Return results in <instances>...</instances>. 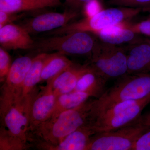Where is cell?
Wrapping results in <instances>:
<instances>
[{"label": "cell", "mask_w": 150, "mask_h": 150, "mask_svg": "<svg viewBox=\"0 0 150 150\" xmlns=\"http://www.w3.org/2000/svg\"><path fill=\"white\" fill-rule=\"evenodd\" d=\"M149 127L138 119L119 129L97 133L91 137L86 150H132L135 142Z\"/></svg>", "instance_id": "obj_7"}, {"label": "cell", "mask_w": 150, "mask_h": 150, "mask_svg": "<svg viewBox=\"0 0 150 150\" xmlns=\"http://www.w3.org/2000/svg\"><path fill=\"white\" fill-rule=\"evenodd\" d=\"M30 33L21 25L8 23L0 28V44L6 50H29L34 43Z\"/></svg>", "instance_id": "obj_12"}, {"label": "cell", "mask_w": 150, "mask_h": 150, "mask_svg": "<svg viewBox=\"0 0 150 150\" xmlns=\"http://www.w3.org/2000/svg\"><path fill=\"white\" fill-rule=\"evenodd\" d=\"M128 48L127 74L150 73V44L143 40L130 44Z\"/></svg>", "instance_id": "obj_13"}, {"label": "cell", "mask_w": 150, "mask_h": 150, "mask_svg": "<svg viewBox=\"0 0 150 150\" xmlns=\"http://www.w3.org/2000/svg\"><path fill=\"white\" fill-rule=\"evenodd\" d=\"M132 150H150V127L139 137Z\"/></svg>", "instance_id": "obj_26"}, {"label": "cell", "mask_w": 150, "mask_h": 150, "mask_svg": "<svg viewBox=\"0 0 150 150\" xmlns=\"http://www.w3.org/2000/svg\"><path fill=\"white\" fill-rule=\"evenodd\" d=\"M121 24L123 27L131 30L137 34L150 37V19L147 18L146 20L136 23L126 21Z\"/></svg>", "instance_id": "obj_23"}, {"label": "cell", "mask_w": 150, "mask_h": 150, "mask_svg": "<svg viewBox=\"0 0 150 150\" xmlns=\"http://www.w3.org/2000/svg\"><path fill=\"white\" fill-rule=\"evenodd\" d=\"M96 134L90 121L69 134L57 145L45 150H86L91 137Z\"/></svg>", "instance_id": "obj_15"}, {"label": "cell", "mask_w": 150, "mask_h": 150, "mask_svg": "<svg viewBox=\"0 0 150 150\" xmlns=\"http://www.w3.org/2000/svg\"><path fill=\"white\" fill-rule=\"evenodd\" d=\"M28 148L27 143L11 133L4 126L0 129V150H23Z\"/></svg>", "instance_id": "obj_22"}, {"label": "cell", "mask_w": 150, "mask_h": 150, "mask_svg": "<svg viewBox=\"0 0 150 150\" xmlns=\"http://www.w3.org/2000/svg\"><path fill=\"white\" fill-rule=\"evenodd\" d=\"M101 1H102V0H101Z\"/></svg>", "instance_id": "obj_33"}, {"label": "cell", "mask_w": 150, "mask_h": 150, "mask_svg": "<svg viewBox=\"0 0 150 150\" xmlns=\"http://www.w3.org/2000/svg\"><path fill=\"white\" fill-rule=\"evenodd\" d=\"M150 94V73L128 74L118 78L115 83L93 99L91 117L116 103L138 100Z\"/></svg>", "instance_id": "obj_2"}, {"label": "cell", "mask_w": 150, "mask_h": 150, "mask_svg": "<svg viewBox=\"0 0 150 150\" xmlns=\"http://www.w3.org/2000/svg\"><path fill=\"white\" fill-rule=\"evenodd\" d=\"M91 0H66L64 6L66 9L80 12L88 3Z\"/></svg>", "instance_id": "obj_27"}, {"label": "cell", "mask_w": 150, "mask_h": 150, "mask_svg": "<svg viewBox=\"0 0 150 150\" xmlns=\"http://www.w3.org/2000/svg\"><path fill=\"white\" fill-rule=\"evenodd\" d=\"M142 12V8L119 6L103 9L92 16L86 17L78 21L70 23L64 26L49 31L46 35H64L78 31L94 34L104 28L128 21Z\"/></svg>", "instance_id": "obj_3"}, {"label": "cell", "mask_w": 150, "mask_h": 150, "mask_svg": "<svg viewBox=\"0 0 150 150\" xmlns=\"http://www.w3.org/2000/svg\"><path fill=\"white\" fill-rule=\"evenodd\" d=\"M88 64L80 65L73 63L69 68L48 81L56 96L74 91L80 77L88 68Z\"/></svg>", "instance_id": "obj_14"}, {"label": "cell", "mask_w": 150, "mask_h": 150, "mask_svg": "<svg viewBox=\"0 0 150 150\" xmlns=\"http://www.w3.org/2000/svg\"><path fill=\"white\" fill-rule=\"evenodd\" d=\"M57 99L51 85H47L32 100L29 112V131H33L52 115Z\"/></svg>", "instance_id": "obj_10"}, {"label": "cell", "mask_w": 150, "mask_h": 150, "mask_svg": "<svg viewBox=\"0 0 150 150\" xmlns=\"http://www.w3.org/2000/svg\"><path fill=\"white\" fill-rule=\"evenodd\" d=\"M33 59L28 56L17 58L12 63L5 81L1 99V109H5L18 101L25 79L32 64Z\"/></svg>", "instance_id": "obj_8"}, {"label": "cell", "mask_w": 150, "mask_h": 150, "mask_svg": "<svg viewBox=\"0 0 150 150\" xmlns=\"http://www.w3.org/2000/svg\"><path fill=\"white\" fill-rule=\"evenodd\" d=\"M73 64L64 54L60 52L48 54L43 65L40 82L52 79Z\"/></svg>", "instance_id": "obj_20"}, {"label": "cell", "mask_w": 150, "mask_h": 150, "mask_svg": "<svg viewBox=\"0 0 150 150\" xmlns=\"http://www.w3.org/2000/svg\"><path fill=\"white\" fill-rule=\"evenodd\" d=\"M110 5L131 8H150V0H109Z\"/></svg>", "instance_id": "obj_24"}, {"label": "cell", "mask_w": 150, "mask_h": 150, "mask_svg": "<svg viewBox=\"0 0 150 150\" xmlns=\"http://www.w3.org/2000/svg\"><path fill=\"white\" fill-rule=\"evenodd\" d=\"M139 121L143 125L150 127V111L142 114Z\"/></svg>", "instance_id": "obj_30"}, {"label": "cell", "mask_w": 150, "mask_h": 150, "mask_svg": "<svg viewBox=\"0 0 150 150\" xmlns=\"http://www.w3.org/2000/svg\"><path fill=\"white\" fill-rule=\"evenodd\" d=\"M16 13L0 11V28L10 23L11 22L23 16V13L21 15L16 14Z\"/></svg>", "instance_id": "obj_29"}, {"label": "cell", "mask_w": 150, "mask_h": 150, "mask_svg": "<svg viewBox=\"0 0 150 150\" xmlns=\"http://www.w3.org/2000/svg\"><path fill=\"white\" fill-rule=\"evenodd\" d=\"M31 97L14 103L1 112L4 126L15 136L27 143Z\"/></svg>", "instance_id": "obj_9"}, {"label": "cell", "mask_w": 150, "mask_h": 150, "mask_svg": "<svg viewBox=\"0 0 150 150\" xmlns=\"http://www.w3.org/2000/svg\"><path fill=\"white\" fill-rule=\"evenodd\" d=\"M150 103V94L142 99L116 103L91 117V123L96 133L119 129L137 121Z\"/></svg>", "instance_id": "obj_4"}, {"label": "cell", "mask_w": 150, "mask_h": 150, "mask_svg": "<svg viewBox=\"0 0 150 150\" xmlns=\"http://www.w3.org/2000/svg\"><path fill=\"white\" fill-rule=\"evenodd\" d=\"M11 59L5 49L0 48V80L5 81L12 65Z\"/></svg>", "instance_id": "obj_25"}, {"label": "cell", "mask_w": 150, "mask_h": 150, "mask_svg": "<svg viewBox=\"0 0 150 150\" xmlns=\"http://www.w3.org/2000/svg\"><path fill=\"white\" fill-rule=\"evenodd\" d=\"M93 100H89L78 107L61 112L39 125L33 132L40 139L38 146L45 150L55 146L62 140L89 123L91 116Z\"/></svg>", "instance_id": "obj_1"}, {"label": "cell", "mask_w": 150, "mask_h": 150, "mask_svg": "<svg viewBox=\"0 0 150 150\" xmlns=\"http://www.w3.org/2000/svg\"><path fill=\"white\" fill-rule=\"evenodd\" d=\"M89 65L108 80L127 73V57L124 48L98 40L90 56Z\"/></svg>", "instance_id": "obj_6"}, {"label": "cell", "mask_w": 150, "mask_h": 150, "mask_svg": "<svg viewBox=\"0 0 150 150\" xmlns=\"http://www.w3.org/2000/svg\"><path fill=\"white\" fill-rule=\"evenodd\" d=\"M80 14V12L68 9L63 13H48L30 19L21 25L30 33L50 31L68 24Z\"/></svg>", "instance_id": "obj_11"}, {"label": "cell", "mask_w": 150, "mask_h": 150, "mask_svg": "<svg viewBox=\"0 0 150 150\" xmlns=\"http://www.w3.org/2000/svg\"><path fill=\"white\" fill-rule=\"evenodd\" d=\"M90 98L88 94L79 91H72L59 96L57 97L54 111L50 118H54L64 111L78 107Z\"/></svg>", "instance_id": "obj_21"}, {"label": "cell", "mask_w": 150, "mask_h": 150, "mask_svg": "<svg viewBox=\"0 0 150 150\" xmlns=\"http://www.w3.org/2000/svg\"><path fill=\"white\" fill-rule=\"evenodd\" d=\"M62 4L60 0H0V11L18 13L56 7Z\"/></svg>", "instance_id": "obj_18"}, {"label": "cell", "mask_w": 150, "mask_h": 150, "mask_svg": "<svg viewBox=\"0 0 150 150\" xmlns=\"http://www.w3.org/2000/svg\"><path fill=\"white\" fill-rule=\"evenodd\" d=\"M143 41L146 42L150 45V37H148V38H144Z\"/></svg>", "instance_id": "obj_32"}, {"label": "cell", "mask_w": 150, "mask_h": 150, "mask_svg": "<svg viewBox=\"0 0 150 150\" xmlns=\"http://www.w3.org/2000/svg\"><path fill=\"white\" fill-rule=\"evenodd\" d=\"M88 64V68L80 77L73 91L86 93L91 97L97 98L105 91L108 80Z\"/></svg>", "instance_id": "obj_16"}, {"label": "cell", "mask_w": 150, "mask_h": 150, "mask_svg": "<svg viewBox=\"0 0 150 150\" xmlns=\"http://www.w3.org/2000/svg\"><path fill=\"white\" fill-rule=\"evenodd\" d=\"M121 23L104 28L94 34L103 42L115 45L132 44L143 40L144 38L140 35L123 27Z\"/></svg>", "instance_id": "obj_17"}, {"label": "cell", "mask_w": 150, "mask_h": 150, "mask_svg": "<svg viewBox=\"0 0 150 150\" xmlns=\"http://www.w3.org/2000/svg\"><path fill=\"white\" fill-rule=\"evenodd\" d=\"M48 55L47 53H39L33 59L32 64L25 79L18 101L24 100L30 96L35 86L40 82L43 65Z\"/></svg>", "instance_id": "obj_19"}, {"label": "cell", "mask_w": 150, "mask_h": 150, "mask_svg": "<svg viewBox=\"0 0 150 150\" xmlns=\"http://www.w3.org/2000/svg\"><path fill=\"white\" fill-rule=\"evenodd\" d=\"M91 33L78 31L34 39V43L29 51L38 53L54 51L64 55L90 56L98 40Z\"/></svg>", "instance_id": "obj_5"}, {"label": "cell", "mask_w": 150, "mask_h": 150, "mask_svg": "<svg viewBox=\"0 0 150 150\" xmlns=\"http://www.w3.org/2000/svg\"><path fill=\"white\" fill-rule=\"evenodd\" d=\"M143 11L149 13V16H148V18L150 19V8L143 9Z\"/></svg>", "instance_id": "obj_31"}, {"label": "cell", "mask_w": 150, "mask_h": 150, "mask_svg": "<svg viewBox=\"0 0 150 150\" xmlns=\"http://www.w3.org/2000/svg\"><path fill=\"white\" fill-rule=\"evenodd\" d=\"M103 9L98 0H91L84 8V13L86 17L92 16Z\"/></svg>", "instance_id": "obj_28"}]
</instances>
